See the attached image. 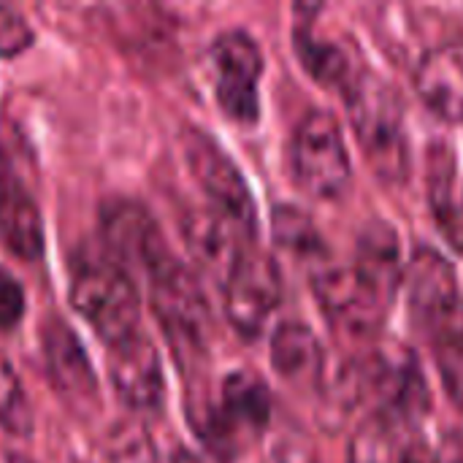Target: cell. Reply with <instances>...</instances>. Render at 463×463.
Returning a JSON list of instances; mask_svg holds the SVG:
<instances>
[{
    "mask_svg": "<svg viewBox=\"0 0 463 463\" xmlns=\"http://www.w3.org/2000/svg\"><path fill=\"white\" fill-rule=\"evenodd\" d=\"M241 236L244 231L212 206L190 209L182 217V239L190 258L203 274L222 285L231 279V274L247 255L241 247Z\"/></svg>",
    "mask_w": 463,
    "mask_h": 463,
    "instance_id": "13",
    "label": "cell"
},
{
    "mask_svg": "<svg viewBox=\"0 0 463 463\" xmlns=\"http://www.w3.org/2000/svg\"><path fill=\"white\" fill-rule=\"evenodd\" d=\"M146 279L155 317L160 320L171 347L176 350V358L182 364L201 358L206 353L212 315L203 288L198 285L193 271L174 255Z\"/></svg>",
    "mask_w": 463,
    "mask_h": 463,
    "instance_id": "5",
    "label": "cell"
},
{
    "mask_svg": "<svg viewBox=\"0 0 463 463\" xmlns=\"http://www.w3.org/2000/svg\"><path fill=\"white\" fill-rule=\"evenodd\" d=\"M420 100L448 122H463V41L429 49L415 71Z\"/></svg>",
    "mask_w": 463,
    "mask_h": 463,
    "instance_id": "16",
    "label": "cell"
},
{
    "mask_svg": "<svg viewBox=\"0 0 463 463\" xmlns=\"http://www.w3.org/2000/svg\"><path fill=\"white\" fill-rule=\"evenodd\" d=\"M271 366L293 385H315L326 369V353L304 323H282L271 336Z\"/></svg>",
    "mask_w": 463,
    "mask_h": 463,
    "instance_id": "19",
    "label": "cell"
},
{
    "mask_svg": "<svg viewBox=\"0 0 463 463\" xmlns=\"http://www.w3.org/2000/svg\"><path fill=\"white\" fill-rule=\"evenodd\" d=\"M24 317V290L22 285L0 269V331H11Z\"/></svg>",
    "mask_w": 463,
    "mask_h": 463,
    "instance_id": "26",
    "label": "cell"
},
{
    "mask_svg": "<svg viewBox=\"0 0 463 463\" xmlns=\"http://www.w3.org/2000/svg\"><path fill=\"white\" fill-rule=\"evenodd\" d=\"M0 429L11 437H30L33 431V407L27 391L11 366V361L0 353Z\"/></svg>",
    "mask_w": 463,
    "mask_h": 463,
    "instance_id": "23",
    "label": "cell"
},
{
    "mask_svg": "<svg viewBox=\"0 0 463 463\" xmlns=\"http://www.w3.org/2000/svg\"><path fill=\"white\" fill-rule=\"evenodd\" d=\"M43 358L46 374L54 391L71 407H92L98 402V377L90 364V355L71 326L52 320L43 331Z\"/></svg>",
    "mask_w": 463,
    "mask_h": 463,
    "instance_id": "14",
    "label": "cell"
},
{
    "mask_svg": "<svg viewBox=\"0 0 463 463\" xmlns=\"http://www.w3.org/2000/svg\"><path fill=\"white\" fill-rule=\"evenodd\" d=\"M168 463H203L198 456H193L190 450H184V448H176L174 453H171V458Z\"/></svg>",
    "mask_w": 463,
    "mask_h": 463,
    "instance_id": "29",
    "label": "cell"
},
{
    "mask_svg": "<svg viewBox=\"0 0 463 463\" xmlns=\"http://www.w3.org/2000/svg\"><path fill=\"white\" fill-rule=\"evenodd\" d=\"M434 353H437V364H439V372H442L450 399L463 410V345L434 350Z\"/></svg>",
    "mask_w": 463,
    "mask_h": 463,
    "instance_id": "27",
    "label": "cell"
},
{
    "mask_svg": "<svg viewBox=\"0 0 463 463\" xmlns=\"http://www.w3.org/2000/svg\"><path fill=\"white\" fill-rule=\"evenodd\" d=\"M350 463H439L412 423L372 415L350 445Z\"/></svg>",
    "mask_w": 463,
    "mask_h": 463,
    "instance_id": "17",
    "label": "cell"
},
{
    "mask_svg": "<svg viewBox=\"0 0 463 463\" xmlns=\"http://www.w3.org/2000/svg\"><path fill=\"white\" fill-rule=\"evenodd\" d=\"M445 463H463V431H456L445 442Z\"/></svg>",
    "mask_w": 463,
    "mask_h": 463,
    "instance_id": "28",
    "label": "cell"
},
{
    "mask_svg": "<svg viewBox=\"0 0 463 463\" xmlns=\"http://www.w3.org/2000/svg\"><path fill=\"white\" fill-rule=\"evenodd\" d=\"M293 171L298 184L317 198H336L353 176L339 122L328 111H309L293 136Z\"/></svg>",
    "mask_w": 463,
    "mask_h": 463,
    "instance_id": "7",
    "label": "cell"
},
{
    "mask_svg": "<svg viewBox=\"0 0 463 463\" xmlns=\"http://www.w3.org/2000/svg\"><path fill=\"white\" fill-rule=\"evenodd\" d=\"M100 236L117 266L136 269L146 277L174 258L157 220L146 212V206L130 198H114L103 203Z\"/></svg>",
    "mask_w": 463,
    "mask_h": 463,
    "instance_id": "9",
    "label": "cell"
},
{
    "mask_svg": "<svg viewBox=\"0 0 463 463\" xmlns=\"http://www.w3.org/2000/svg\"><path fill=\"white\" fill-rule=\"evenodd\" d=\"M345 95L358 144L377 176L404 182L410 174V141L404 130V103L396 90L374 73H361L345 87Z\"/></svg>",
    "mask_w": 463,
    "mask_h": 463,
    "instance_id": "2",
    "label": "cell"
},
{
    "mask_svg": "<svg viewBox=\"0 0 463 463\" xmlns=\"http://www.w3.org/2000/svg\"><path fill=\"white\" fill-rule=\"evenodd\" d=\"M71 463H81V461H71Z\"/></svg>",
    "mask_w": 463,
    "mask_h": 463,
    "instance_id": "31",
    "label": "cell"
},
{
    "mask_svg": "<svg viewBox=\"0 0 463 463\" xmlns=\"http://www.w3.org/2000/svg\"><path fill=\"white\" fill-rule=\"evenodd\" d=\"M109 461L111 463H160L152 437L138 423H119L109 437Z\"/></svg>",
    "mask_w": 463,
    "mask_h": 463,
    "instance_id": "24",
    "label": "cell"
},
{
    "mask_svg": "<svg viewBox=\"0 0 463 463\" xmlns=\"http://www.w3.org/2000/svg\"><path fill=\"white\" fill-rule=\"evenodd\" d=\"M271 231L279 247H285L288 252L315 260L317 266L326 263V244L320 239V231L315 228V222L309 220V214H304L296 206H277L271 214Z\"/></svg>",
    "mask_w": 463,
    "mask_h": 463,
    "instance_id": "22",
    "label": "cell"
},
{
    "mask_svg": "<svg viewBox=\"0 0 463 463\" xmlns=\"http://www.w3.org/2000/svg\"><path fill=\"white\" fill-rule=\"evenodd\" d=\"M33 43V27L22 14L8 5H0V60L16 57Z\"/></svg>",
    "mask_w": 463,
    "mask_h": 463,
    "instance_id": "25",
    "label": "cell"
},
{
    "mask_svg": "<svg viewBox=\"0 0 463 463\" xmlns=\"http://www.w3.org/2000/svg\"><path fill=\"white\" fill-rule=\"evenodd\" d=\"M402 285V250L396 231L372 222L361 231L355 258L347 266L320 263L312 288L328 320L355 336L374 334Z\"/></svg>",
    "mask_w": 463,
    "mask_h": 463,
    "instance_id": "1",
    "label": "cell"
},
{
    "mask_svg": "<svg viewBox=\"0 0 463 463\" xmlns=\"http://www.w3.org/2000/svg\"><path fill=\"white\" fill-rule=\"evenodd\" d=\"M296 52L298 60L304 62V68L320 81V84H331V87H347L353 81V68L347 62V57L342 54V49L331 41H320L309 33V27H298L296 35Z\"/></svg>",
    "mask_w": 463,
    "mask_h": 463,
    "instance_id": "21",
    "label": "cell"
},
{
    "mask_svg": "<svg viewBox=\"0 0 463 463\" xmlns=\"http://www.w3.org/2000/svg\"><path fill=\"white\" fill-rule=\"evenodd\" d=\"M109 380L117 399L136 412H155L165 399V377L160 355L146 334H133L130 339L111 347Z\"/></svg>",
    "mask_w": 463,
    "mask_h": 463,
    "instance_id": "12",
    "label": "cell"
},
{
    "mask_svg": "<svg viewBox=\"0 0 463 463\" xmlns=\"http://www.w3.org/2000/svg\"><path fill=\"white\" fill-rule=\"evenodd\" d=\"M410 309L434 350L463 345V296L456 269L431 247H418L410 269Z\"/></svg>",
    "mask_w": 463,
    "mask_h": 463,
    "instance_id": "6",
    "label": "cell"
},
{
    "mask_svg": "<svg viewBox=\"0 0 463 463\" xmlns=\"http://www.w3.org/2000/svg\"><path fill=\"white\" fill-rule=\"evenodd\" d=\"M225 426L247 445L271 420V396L266 383L252 372H233L222 380L220 404H214Z\"/></svg>",
    "mask_w": 463,
    "mask_h": 463,
    "instance_id": "18",
    "label": "cell"
},
{
    "mask_svg": "<svg viewBox=\"0 0 463 463\" xmlns=\"http://www.w3.org/2000/svg\"><path fill=\"white\" fill-rule=\"evenodd\" d=\"M448 149H434V163H431V203L437 212V222L450 241L453 250L463 252V193L456 195L453 187V168L448 165Z\"/></svg>",
    "mask_w": 463,
    "mask_h": 463,
    "instance_id": "20",
    "label": "cell"
},
{
    "mask_svg": "<svg viewBox=\"0 0 463 463\" xmlns=\"http://www.w3.org/2000/svg\"><path fill=\"white\" fill-rule=\"evenodd\" d=\"M212 62L217 73V103L241 125H252L260 117L258 79L263 73V54L252 35L244 30H228L212 43Z\"/></svg>",
    "mask_w": 463,
    "mask_h": 463,
    "instance_id": "10",
    "label": "cell"
},
{
    "mask_svg": "<svg viewBox=\"0 0 463 463\" xmlns=\"http://www.w3.org/2000/svg\"><path fill=\"white\" fill-rule=\"evenodd\" d=\"M282 301V277L271 258L247 252L225 282L228 323L244 339H255Z\"/></svg>",
    "mask_w": 463,
    "mask_h": 463,
    "instance_id": "11",
    "label": "cell"
},
{
    "mask_svg": "<svg viewBox=\"0 0 463 463\" xmlns=\"http://www.w3.org/2000/svg\"><path fill=\"white\" fill-rule=\"evenodd\" d=\"M3 463H33L30 458H24V456H16V453H11V456H5Z\"/></svg>",
    "mask_w": 463,
    "mask_h": 463,
    "instance_id": "30",
    "label": "cell"
},
{
    "mask_svg": "<svg viewBox=\"0 0 463 463\" xmlns=\"http://www.w3.org/2000/svg\"><path fill=\"white\" fill-rule=\"evenodd\" d=\"M353 396L372 402L377 418L412 426L429 410V385L418 358L396 342L374 347L353 366Z\"/></svg>",
    "mask_w": 463,
    "mask_h": 463,
    "instance_id": "4",
    "label": "cell"
},
{
    "mask_svg": "<svg viewBox=\"0 0 463 463\" xmlns=\"http://www.w3.org/2000/svg\"><path fill=\"white\" fill-rule=\"evenodd\" d=\"M0 244L27 263H35L46 244L38 203L5 163H0Z\"/></svg>",
    "mask_w": 463,
    "mask_h": 463,
    "instance_id": "15",
    "label": "cell"
},
{
    "mask_svg": "<svg viewBox=\"0 0 463 463\" xmlns=\"http://www.w3.org/2000/svg\"><path fill=\"white\" fill-rule=\"evenodd\" d=\"M184 157L195 182L212 201V209L225 214L244 233H252L255 231L252 190L244 174L239 171V165L228 157V152L201 128H187Z\"/></svg>",
    "mask_w": 463,
    "mask_h": 463,
    "instance_id": "8",
    "label": "cell"
},
{
    "mask_svg": "<svg viewBox=\"0 0 463 463\" xmlns=\"http://www.w3.org/2000/svg\"><path fill=\"white\" fill-rule=\"evenodd\" d=\"M71 307L109 345H119L138 334L141 301L133 279L114 260L79 258L71 269Z\"/></svg>",
    "mask_w": 463,
    "mask_h": 463,
    "instance_id": "3",
    "label": "cell"
}]
</instances>
